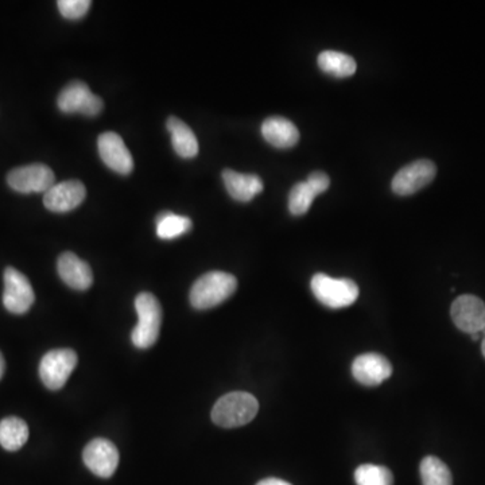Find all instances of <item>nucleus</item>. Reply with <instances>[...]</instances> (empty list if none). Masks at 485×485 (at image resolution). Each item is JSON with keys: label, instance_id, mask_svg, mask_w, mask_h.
Masks as SVG:
<instances>
[{"label": "nucleus", "instance_id": "obj_1", "mask_svg": "<svg viewBox=\"0 0 485 485\" xmlns=\"http://www.w3.org/2000/svg\"><path fill=\"white\" fill-rule=\"evenodd\" d=\"M237 279L224 271L201 275L190 289V304L195 309L208 310L226 302L236 291Z\"/></svg>", "mask_w": 485, "mask_h": 485}, {"label": "nucleus", "instance_id": "obj_2", "mask_svg": "<svg viewBox=\"0 0 485 485\" xmlns=\"http://www.w3.org/2000/svg\"><path fill=\"white\" fill-rule=\"evenodd\" d=\"M259 403L251 394L229 393L221 396L212 409V421L224 429L244 426L257 417Z\"/></svg>", "mask_w": 485, "mask_h": 485}, {"label": "nucleus", "instance_id": "obj_3", "mask_svg": "<svg viewBox=\"0 0 485 485\" xmlns=\"http://www.w3.org/2000/svg\"><path fill=\"white\" fill-rule=\"evenodd\" d=\"M138 325L132 330L131 341L137 348L147 349L156 343L161 332L162 307L154 294L140 293L135 299Z\"/></svg>", "mask_w": 485, "mask_h": 485}, {"label": "nucleus", "instance_id": "obj_4", "mask_svg": "<svg viewBox=\"0 0 485 485\" xmlns=\"http://www.w3.org/2000/svg\"><path fill=\"white\" fill-rule=\"evenodd\" d=\"M310 285L315 298L330 309L351 306L359 297V286L348 278H332L320 273L313 276Z\"/></svg>", "mask_w": 485, "mask_h": 485}, {"label": "nucleus", "instance_id": "obj_5", "mask_svg": "<svg viewBox=\"0 0 485 485\" xmlns=\"http://www.w3.org/2000/svg\"><path fill=\"white\" fill-rule=\"evenodd\" d=\"M76 366H77V354L75 351L53 349L49 351L39 362V378L46 388L57 391L67 385Z\"/></svg>", "mask_w": 485, "mask_h": 485}, {"label": "nucleus", "instance_id": "obj_6", "mask_svg": "<svg viewBox=\"0 0 485 485\" xmlns=\"http://www.w3.org/2000/svg\"><path fill=\"white\" fill-rule=\"evenodd\" d=\"M57 106L64 114H81L84 116H98L104 108L103 100L93 95L83 81H72L57 99Z\"/></svg>", "mask_w": 485, "mask_h": 485}, {"label": "nucleus", "instance_id": "obj_7", "mask_svg": "<svg viewBox=\"0 0 485 485\" xmlns=\"http://www.w3.org/2000/svg\"><path fill=\"white\" fill-rule=\"evenodd\" d=\"M7 184L18 193H46L56 185V176L49 166L43 163L20 166L10 171Z\"/></svg>", "mask_w": 485, "mask_h": 485}, {"label": "nucleus", "instance_id": "obj_8", "mask_svg": "<svg viewBox=\"0 0 485 485\" xmlns=\"http://www.w3.org/2000/svg\"><path fill=\"white\" fill-rule=\"evenodd\" d=\"M437 174V166L429 159H418L402 168L391 182L393 192L398 195H410L419 192L433 182Z\"/></svg>", "mask_w": 485, "mask_h": 485}, {"label": "nucleus", "instance_id": "obj_9", "mask_svg": "<svg viewBox=\"0 0 485 485\" xmlns=\"http://www.w3.org/2000/svg\"><path fill=\"white\" fill-rule=\"evenodd\" d=\"M4 305L12 314H25L36 301L30 281L14 267L4 270Z\"/></svg>", "mask_w": 485, "mask_h": 485}, {"label": "nucleus", "instance_id": "obj_10", "mask_svg": "<svg viewBox=\"0 0 485 485\" xmlns=\"http://www.w3.org/2000/svg\"><path fill=\"white\" fill-rule=\"evenodd\" d=\"M83 460L93 474L101 479H108L119 465V452L111 441L95 438L85 447Z\"/></svg>", "mask_w": 485, "mask_h": 485}, {"label": "nucleus", "instance_id": "obj_11", "mask_svg": "<svg viewBox=\"0 0 485 485\" xmlns=\"http://www.w3.org/2000/svg\"><path fill=\"white\" fill-rule=\"evenodd\" d=\"M450 315L461 332L468 335L481 333L485 325V304L479 297L465 294L455 299Z\"/></svg>", "mask_w": 485, "mask_h": 485}, {"label": "nucleus", "instance_id": "obj_12", "mask_svg": "<svg viewBox=\"0 0 485 485\" xmlns=\"http://www.w3.org/2000/svg\"><path fill=\"white\" fill-rule=\"evenodd\" d=\"M98 148L100 158L111 171L122 176H129L134 171V159L120 135L104 132L99 137Z\"/></svg>", "mask_w": 485, "mask_h": 485}, {"label": "nucleus", "instance_id": "obj_13", "mask_svg": "<svg viewBox=\"0 0 485 485\" xmlns=\"http://www.w3.org/2000/svg\"><path fill=\"white\" fill-rule=\"evenodd\" d=\"M330 185V176L323 171H314L307 177L306 181L294 185L289 195V210L291 215L302 216L307 213L315 195L327 192Z\"/></svg>", "mask_w": 485, "mask_h": 485}, {"label": "nucleus", "instance_id": "obj_14", "mask_svg": "<svg viewBox=\"0 0 485 485\" xmlns=\"http://www.w3.org/2000/svg\"><path fill=\"white\" fill-rule=\"evenodd\" d=\"M87 197L84 184L78 179L60 182L44 195V205L51 212L67 213L76 210Z\"/></svg>", "mask_w": 485, "mask_h": 485}, {"label": "nucleus", "instance_id": "obj_15", "mask_svg": "<svg viewBox=\"0 0 485 485\" xmlns=\"http://www.w3.org/2000/svg\"><path fill=\"white\" fill-rule=\"evenodd\" d=\"M393 374V366L379 354H360L352 364V375L362 386H379Z\"/></svg>", "mask_w": 485, "mask_h": 485}, {"label": "nucleus", "instance_id": "obj_16", "mask_svg": "<svg viewBox=\"0 0 485 485\" xmlns=\"http://www.w3.org/2000/svg\"><path fill=\"white\" fill-rule=\"evenodd\" d=\"M60 278L78 291H85L92 286L93 273L90 265L73 252H64L57 262Z\"/></svg>", "mask_w": 485, "mask_h": 485}, {"label": "nucleus", "instance_id": "obj_17", "mask_svg": "<svg viewBox=\"0 0 485 485\" xmlns=\"http://www.w3.org/2000/svg\"><path fill=\"white\" fill-rule=\"evenodd\" d=\"M262 135L276 148L294 147L299 140V131L296 124L282 116L266 119L262 124Z\"/></svg>", "mask_w": 485, "mask_h": 485}, {"label": "nucleus", "instance_id": "obj_18", "mask_svg": "<svg viewBox=\"0 0 485 485\" xmlns=\"http://www.w3.org/2000/svg\"><path fill=\"white\" fill-rule=\"evenodd\" d=\"M223 181L227 192L234 200L249 203L255 195L263 192V181L255 174H242L226 169L223 171Z\"/></svg>", "mask_w": 485, "mask_h": 485}, {"label": "nucleus", "instance_id": "obj_19", "mask_svg": "<svg viewBox=\"0 0 485 485\" xmlns=\"http://www.w3.org/2000/svg\"><path fill=\"white\" fill-rule=\"evenodd\" d=\"M166 126L176 153L182 158H195L198 154V140L192 129L176 116L169 117Z\"/></svg>", "mask_w": 485, "mask_h": 485}, {"label": "nucleus", "instance_id": "obj_20", "mask_svg": "<svg viewBox=\"0 0 485 485\" xmlns=\"http://www.w3.org/2000/svg\"><path fill=\"white\" fill-rule=\"evenodd\" d=\"M28 426L18 417H7L0 421V445L9 452H17L28 442Z\"/></svg>", "mask_w": 485, "mask_h": 485}, {"label": "nucleus", "instance_id": "obj_21", "mask_svg": "<svg viewBox=\"0 0 485 485\" xmlns=\"http://www.w3.org/2000/svg\"><path fill=\"white\" fill-rule=\"evenodd\" d=\"M318 67L323 73L333 77L346 78L357 69L356 61L348 54L336 51H325L318 56Z\"/></svg>", "mask_w": 485, "mask_h": 485}, {"label": "nucleus", "instance_id": "obj_22", "mask_svg": "<svg viewBox=\"0 0 485 485\" xmlns=\"http://www.w3.org/2000/svg\"><path fill=\"white\" fill-rule=\"evenodd\" d=\"M156 235L162 240H173L192 229L193 223L187 216L176 215L171 211L159 213L156 216Z\"/></svg>", "mask_w": 485, "mask_h": 485}, {"label": "nucleus", "instance_id": "obj_23", "mask_svg": "<svg viewBox=\"0 0 485 485\" xmlns=\"http://www.w3.org/2000/svg\"><path fill=\"white\" fill-rule=\"evenodd\" d=\"M421 479L424 485H453V477L447 464L434 456H427L421 463Z\"/></svg>", "mask_w": 485, "mask_h": 485}, {"label": "nucleus", "instance_id": "obj_24", "mask_svg": "<svg viewBox=\"0 0 485 485\" xmlns=\"http://www.w3.org/2000/svg\"><path fill=\"white\" fill-rule=\"evenodd\" d=\"M357 485H393L394 476L390 469L374 464L360 465L354 472Z\"/></svg>", "mask_w": 485, "mask_h": 485}, {"label": "nucleus", "instance_id": "obj_25", "mask_svg": "<svg viewBox=\"0 0 485 485\" xmlns=\"http://www.w3.org/2000/svg\"><path fill=\"white\" fill-rule=\"evenodd\" d=\"M92 2L91 0H60L57 2L60 12L67 20H81L87 14Z\"/></svg>", "mask_w": 485, "mask_h": 485}, {"label": "nucleus", "instance_id": "obj_26", "mask_svg": "<svg viewBox=\"0 0 485 485\" xmlns=\"http://www.w3.org/2000/svg\"><path fill=\"white\" fill-rule=\"evenodd\" d=\"M257 485H291V484L290 482L285 481V480L274 479V477H270V479L262 480V481L258 482Z\"/></svg>", "mask_w": 485, "mask_h": 485}, {"label": "nucleus", "instance_id": "obj_27", "mask_svg": "<svg viewBox=\"0 0 485 485\" xmlns=\"http://www.w3.org/2000/svg\"><path fill=\"white\" fill-rule=\"evenodd\" d=\"M4 371H6V362H4V354L0 352V379L4 378Z\"/></svg>", "mask_w": 485, "mask_h": 485}, {"label": "nucleus", "instance_id": "obj_28", "mask_svg": "<svg viewBox=\"0 0 485 485\" xmlns=\"http://www.w3.org/2000/svg\"><path fill=\"white\" fill-rule=\"evenodd\" d=\"M472 340L473 341H479L480 338H482L481 333H473V335H471Z\"/></svg>", "mask_w": 485, "mask_h": 485}, {"label": "nucleus", "instance_id": "obj_29", "mask_svg": "<svg viewBox=\"0 0 485 485\" xmlns=\"http://www.w3.org/2000/svg\"><path fill=\"white\" fill-rule=\"evenodd\" d=\"M481 351H482V356L485 357V336L484 338H482Z\"/></svg>", "mask_w": 485, "mask_h": 485}, {"label": "nucleus", "instance_id": "obj_30", "mask_svg": "<svg viewBox=\"0 0 485 485\" xmlns=\"http://www.w3.org/2000/svg\"><path fill=\"white\" fill-rule=\"evenodd\" d=\"M481 336H482V338H484V336H485V325H484V328H482Z\"/></svg>", "mask_w": 485, "mask_h": 485}]
</instances>
